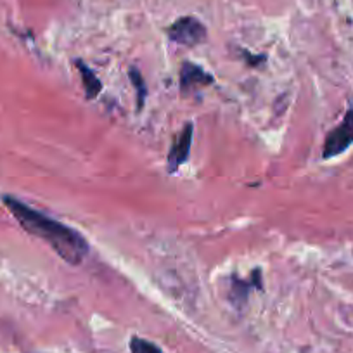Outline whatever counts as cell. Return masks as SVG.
<instances>
[{
	"mask_svg": "<svg viewBox=\"0 0 353 353\" xmlns=\"http://www.w3.org/2000/svg\"><path fill=\"white\" fill-rule=\"evenodd\" d=\"M170 40L175 43H181L185 47L199 46L206 40V28L199 19L192 18V16H184V18L176 19L168 30Z\"/></svg>",
	"mask_w": 353,
	"mask_h": 353,
	"instance_id": "obj_2",
	"label": "cell"
},
{
	"mask_svg": "<svg viewBox=\"0 0 353 353\" xmlns=\"http://www.w3.org/2000/svg\"><path fill=\"white\" fill-rule=\"evenodd\" d=\"M6 208L12 213L19 225L32 236L39 237L49 244L66 263L80 265L88 254V243L78 230L64 225L63 222L37 212L26 203L12 196L2 198Z\"/></svg>",
	"mask_w": 353,
	"mask_h": 353,
	"instance_id": "obj_1",
	"label": "cell"
},
{
	"mask_svg": "<svg viewBox=\"0 0 353 353\" xmlns=\"http://www.w3.org/2000/svg\"><path fill=\"white\" fill-rule=\"evenodd\" d=\"M179 83H181L182 96H189V94L198 92L199 88L212 85L213 77L198 64L185 61L181 66V80H179Z\"/></svg>",
	"mask_w": 353,
	"mask_h": 353,
	"instance_id": "obj_5",
	"label": "cell"
},
{
	"mask_svg": "<svg viewBox=\"0 0 353 353\" xmlns=\"http://www.w3.org/2000/svg\"><path fill=\"white\" fill-rule=\"evenodd\" d=\"M128 77H130L132 85H134L135 94H137V108L139 110H142V108H144L145 96H148V87H145L144 78H142L141 71H139L137 68H130V71H128Z\"/></svg>",
	"mask_w": 353,
	"mask_h": 353,
	"instance_id": "obj_8",
	"label": "cell"
},
{
	"mask_svg": "<svg viewBox=\"0 0 353 353\" xmlns=\"http://www.w3.org/2000/svg\"><path fill=\"white\" fill-rule=\"evenodd\" d=\"M263 281H261V270H253L250 279H239V277H232V286H230V296H232V303L244 305L248 300L251 288L254 290H261Z\"/></svg>",
	"mask_w": 353,
	"mask_h": 353,
	"instance_id": "obj_6",
	"label": "cell"
},
{
	"mask_svg": "<svg viewBox=\"0 0 353 353\" xmlns=\"http://www.w3.org/2000/svg\"><path fill=\"white\" fill-rule=\"evenodd\" d=\"M192 134H194V125L192 123H185V127L176 134L175 141H173L172 148H170L168 159H166L170 173L176 172L189 159L192 145Z\"/></svg>",
	"mask_w": 353,
	"mask_h": 353,
	"instance_id": "obj_4",
	"label": "cell"
},
{
	"mask_svg": "<svg viewBox=\"0 0 353 353\" xmlns=\"http://www.w3.org/2000/svg\"><path fill=\"white\" fill-rule=\"evenodd\" d=\"M74 64H77V70L81 77V85H83L85 88L87 99H96V97L101 94V90H103V83H101V80L97 78V74L94 73V70H90V68H88L81 59L74 61Z\"/></svg>",
	"mask_w": 353,
	"mask_h": 353,
	"instance_id": "obj_7",
	"label": "cell"
},
{
	"mask_svg": "<svg viewBox=\"0 0 353 353\" xmlns=\"http://www.w3.org/2000/svg\"><path fill=\"white\" fill-rule=\"evenodd\" d=\"M130 352L132 353H163L159 350V346H156L154 343L148 341V339H142L139 336H134L130 339Z\"/></svg>",
	"mask_w": 353,
	"mask_h": 353,
	"instance_id": "obj_9",
	"label": "cell"
},
{
	"mask_svg": "<svg viewBox=\"0 0 353 353\" xmlns=\"http://www.w3.org/2000/svg\"><path fill=\"white\" fill-rule=\"evenodd\" d=\"M244 59H246L248 61V64H250V66H251V64H260L261 63V61H265V56H251V54L250 52H244Z\"/></svg>",
	"mask_w": 353,
	"mask_h": 353,
	"instance_id": "obj_10",
	"label": "cell"
},
{
	"mask_svg": "<svg viewBox=\"0 0 353 353\" xmlns=\"http://www.w3.org/2000/svg\"><path fill=\"white\" fill-rule=\"evenodd\" d=\"M353 144V110L346 111L341 123L327 134L322 148V158L331 159L345 152Z\"/></svg>",
	"mask_w": 353,
	"mask_h": 353,
	"instance_id": "obj_3",
	"label": "cell"
}]
</instances>
